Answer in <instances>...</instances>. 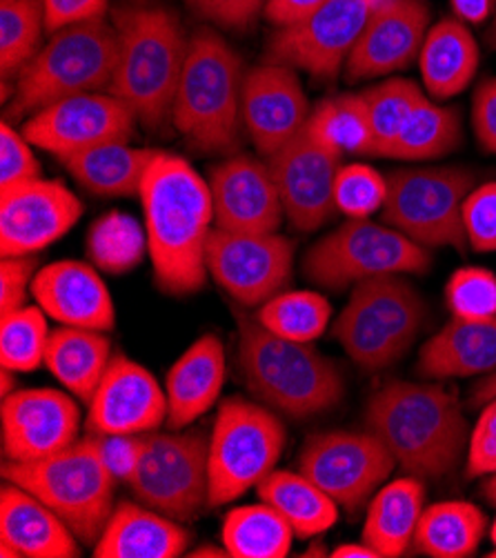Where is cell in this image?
I'll list each match as a JSON object with an SVG mask.
<instances>
[{"label":"cell","instance_id":"obj_1","mask_svg":"<svg viewBox=\"0 0 496 558\" xmlns=\"http://www.w3.org/2000/svg\"><path fill=\"white\" fill-rule=\"evenodd\" d=\"M138 198L156 286L172 296L198 292L207 281V241L214 222L209 183L192 162L158 151Z\"/></svg>","mask_w":496,"mask_h":558},{"label":"cell","instance_id":"obj_2","mask_svg":"<svg viewBox=\"0 0 496 558\" xmlns=\"http://www.w3.org/2000/svg\"><path fill=\"white\" fill-rule=\"evenodd\" d=\"M365 425L408 474L440 478L468 454L470 425L459 399L436 383H385L365 405Z\"/></svg>","mask_w":496,"mask_h":558},{"label":"cell","instance_id":"obj_3","mask_svg":"<svg viewBox=\"0 0 496 558\" xmlns=\"http://www.w3.org/2000/svg\"><path fill=\"white\" fill-rule=\"evenodd\" d=\"M232 312L241 369L256 399L294 421L318 416L343 401L346 383L339 367L312 343L279 337L243 305Z\"/></svg>","mask_w":496,"mask_h":558},{"label":"cell","instance_id":"obj_4","mask_svg":"<svg viewBox=\"0 0 496 558\" xmlns=\"http://www.w3.org/2000/svg\"><path fill=\"white\" fill-rule=\"evenodd\" d=\"M112 25L119 53L107 92L121 98L143 128L158 132L172 123L190 38L168 8H121Z\"/></svg>","mask_w":496,"mask_h":558},{"label":"cell","instance_id":"obj_5","mask_svg":"<svg viewBox=\"0 0 496 558\" xmlns=\"http://www.w3.org/2000/svg\"><path fill=\"white\" fill-rule=\"evenodd\" d=\"M243 78L241 56L218 32L201 27L190 36L172 109V125L190 147L203 154L239 149Z\"/></svg>","mask_w":496,"mask_h":558},{"label":"cell","instance_id":"obj_6","mask_svg":"<svg viewBox=\"0 0 496 558\" xmlns=\"http://www.w3.org/2000/svg\"><path fill=\"white\" fill-rule=\"evenodd\" d=\"M117 53V29L107 19L53 32L14 81L8 114L29 119L63 98L107 92L114 78Z\"/></svg>","mask_w":496,"mask_h":558},{"label":"cell","instance_id":"obj_7","mask_svg":"<svg viewBox=\"0 0 496 558\" xmlns=\"http://www.w3.org/2000/svg\"><path fill=\"white\" fill-rule=\"evenodd\" d=\"M3 478L43 500L89 547L98 543L117 508L119 481L105 465L94 434L40 461H10L3 468Z\"/></svg>","mask_w":496,"mask_h":558},{"label":"cell","instance_id":"obj_8","mask_svg":"<svg viewBox=\"0 0 496 558\" xmlns=\"http://www.w3.org/2000/svg\"><path fill=\"white\" fill-rule=\"evenodd\" d=\"M427 307L403 274H383L352 286L332 325V339L367 372L399 363L423 327Z\"/></svg>","mask_w":496,"mask_h":558},{"label":"cell","instance_id":"obj_9","mask_svg":"<svg viewBox=\"0 0 496 558\" xmlns=\"http://www.w3.org/2000/svg\"><path fill=\"white\" fill-rule=\"evenodd\" d=\"M288 432L271 408L241 397L220 403L209 434V508L228 506L277 470Z\"/></svg>","mask_w":496,"mask_h":558},{"label":"cell","instance_id":"obj_10","mask_svg":"<svg viewBox=\"0 0 496 558\" xmlns=\"http://www.w3.org/2000/svg\"><path fill=\"white\" fill-rule=\"evenodd\" d=\"M474 183L476 177L468 167H403L388 177V198L380 216L385 226L427 250L452 247L463 254L470 247L463 205Z\"/></svg>","mask_w":496,"mask_h":558},{"label":"cell","instance_id":"obj_11","mask_svg":"<svg viewBox=\"0 0 496 558\" xmlns=\"http://www.w3.org/2000/svg\"><path fill=\"white\" fill-rule=\"evenodd\" d=\"M432 252L390 226L348 218L332 234L316 241L303 258V276L316 288L341 292L383 274H425Z\"/></svg>","mask_w":496,"mask_h":558},{"label":"cell","instance_id":"obj_12","mask_svg":"<svg viewBox=\"0 0 496 558\" xmlns=\"http://www.w3.org/2000/svg\"><path fill=\"white\" fill-rule=\"evenodd\" d=\"M128 487L138 504L179 523L196 519L209 500V438L201 432H149Z\"/></svg>","mask_w":496,"mask_h":558},{"label":"cell","instance_id":"obj_13","mask_svg":"<svg viewBox=\"0 0 496 558\" xmlns=\"http://www.w3.org/2000/svg\"><path fill=\"white\" fill-rule=\"evenodd\" d=\"M397 461L374 432L335 429L305 440L299 472L316 483L337 506L359 514L390 478Z\"/></svg>","mask_w":496,"mask_h":558},{"label":"cell","instance_id":"obj_14","mask_svg":"<svg viewBox=\"0 0 496 558\" xmlns=\"http://www.w3.org/2000/svg\"><path fill=\"white\" fill-rule=\"evenodd\" d=\"M383 3L388 0H327L299 25L277 29L265 61L290 65L316 81H335L343 74L348 56Z\"/></svg>","mask_w":496,"mask_h":558},{"label":"cell","instance_id":"obj_15","mask_svg":"<svg viewBox=\"0 0 496 558\" xmlns=\"http://www.w3.org/2000/svg\"><path fill=\"white\" fill-rule=\"evenodd\" d=\"M294 241L279 234L214 228L207 241V271L239 305L261 307L286 292L294 274Z\"/></svg>","mask_w":496,"mask_h":558},{"label":"cell","instance_id":"obj_16","mask_svg":"<svg viewBox=\"0 0 496 558\" xmlns=\"http://www.w3.org/2000/svg\"><path fill=\"white\" fill-rule=\"evenodd\" d=\"M136 125L134 111L121 98L109 92H92L36 111L25 119L23 134L34 147L63 160L105 143H130Z\"/></svg>","mask_w":496,"mask_h":558},{"label":"cell","instance_id":"obj_17","mask_svg":"<svg viewBox=\"0 0 496 558\" xmlns=\"http://www.w3.org/2000/svg\"><path fill=\"white\" fill-rule=\"evenodd\" d=\"M265 160L279 187L286 218L297 232H316L339 214L335 183L343 158L318 147L305 130Z\"/></svg>","mask_w":496,"mask_h":558},{"label":"cell","instance_id":"obj_18","mask_svg":"<svg viewBox=\"0 0 496 558\" xmlns=\"http://www.w3.org/2000/svg\"><path fill=\"white\" fill-rule=\"evenodd\" d=\"M81 216V198L61 181L34 179L0 190V252L3 258L34 256L61 241Z\"/></svg>","mask_w":496,"mask_h":558},{"label":"cell","instance_id":"obj_19","mask_svg":"<svg viewBox=\"0 0 496 558\" xmlns=\"http://www.w3.org/2000/svg\"><path fill=\"white\" fill-rule=\"evenodd\" d=\"M0 423L8 461L32 463L78 440L81 410L61 389H16L0 405Z\"/></svg>","mask_w":496,"mask_h":558},{"label":"cell","instance_id":"obj_20","mask_svg":"<svg viewBox=\"0 0 496 558\" xmlns=\"http://www.w3.org/2000/svg\"><path fill=\"white\" fill-rule=\"evenodd\" d=\"M214 222L228 232H279L286 220L283 203L267 160L237 154L209 174Z\"/></svg>","mask_w":496,"mask_h":558},{"label":"cell","instance_id":"obj_21","mask_svg":"<svg viewBox=\"0 0 496 558\" xmlns=\"http://www.w3.org/2000/svg\"><path fill=\"white\" fill-rule=\"evenodd\" d=\"M310 111L294 68L265 61L245 74L241 121L263 158L290 143L307 123Z\"/></svg>","mask_w":496,"mask_h":558},{"label":"cell","instance_id":"obj_22","mask_svg":"<svg viewBox=\"0 0 496 558\" xmlns=\"http://www.w3.org/2000/svg\"><path fill=\"white\" fill-rule=\"evenodd\" d=\"M432 12L423 0H388L367 21L348 56L343 74L350 83L385 78L419 61Z\"/></svg>","mask_w":496,"mask_h":558},{"label":"cell","instance_id":"obj_23","mask_svg":"<svg viewBox=\"0 0 496 558\" xmlns=\"http://www.w3.org/2000/svg\"><path fill=\"white\" fill-rule=\"evenodd\" d=\"M89 434H149L168 418V395L152 372L125 354L109 361L89 399Z\"/></svg>","mask_w":496,"mask_h":558},{"label":"cell","instance_id":"obj_24","mask_svg":"<svg viewBox=\"0 0 496 558\" xmlns=\"http://www.w3.org/2000/svg\"><path fill=\"white\" fill-rule=\"evenodd\" d=\"M32 296L51 318L68 327L109 331L117 325V310L100 274L81 260H59L38 269Z\"/></svg>","mask_w":496,"mask_h":558},{"label":"cell","instance_id":"obj_25","mask_svg":"<svg viewBox=\"0 0 496 558\" xmlns=\"http://www.w3.org/2000/svg\"><path fill=\"white\" fill-rule=\"evenodd\" d=\"M0 556L78 558L81 541L43 500L5 481L0 489Z\"/></svg>","mask_w":496,"mask_h":558},{"label":"cell","instance_id":"obj_26","mask_svg":"<svg viewBox=\"0 0 496 558\" xmlns=\"http://www.w3.org/2000/svg\"><path fill=\"white\" fill-rule=\"evenodd\" d=\"M226 348L216 333L194 341L170 367L165 380L168 395V425L183 429L207 414L223 392Z\"/></svg>","mask_w":496,"mask_h":558},{"label":"cell","instance_id":"obj_27","mask_svg":"<svg viewBox=\"0 0 496 558\" xmlns=\"http://www.w3.org/2000/svg\"><path fill=\"white\" fill-rule=\"evenodd\" d=\"M496 372V316L452 318L421 348L416 374L434 380Z\"/></svg>","mask_w":496,"mask_h":558},{"label":"cell","instance_id":"obj_28","mask_svg":"<svg viewBox=\"0 0 496 558\" xmlns=\"http://www.w3.org/2000/svg\"><path fill=\"white\" fill-rule=\"evenodd\" d=\"M192 534L143 504L121 500L94 545L96 558H179Z\"/></svg>","mask_w":496,"mask_h":558},{"label":"cell","instance_id":"obj_29","mask_svg":"<svg viewBox=\"0 0 496 558\" xmlns=\"http://www.w3.org/2000/svg\"><path fill=\"white\" fill-rule=\"evenodd\" d=\"M416 63L425 94L438 102L448 100L474 81L481 65L479 43L463 21L440 19L430 27Z\"/></svg>","mask_w":496,"mask_h":558},{"label":"cell","instance_id":"obj_30","mask_svg":"<svg viewBox=\"0 0 496 558\" xmlns=\"http://www.w3.org/2000/svg\"><path fill=\"white\" fill-rule=\"evenodd\" d=\"M425 485L419 476H401L385 483L370 500L363 543L374 547L380 558L403 556L414 545V534L423 514Z\"/></svg>","mask_w":496,"mask_h":558},{"label":"cell","instance_id":"obj_31","mask_svg":"<svg viewBox=\"0 0 496 558\" xmlns=\"http://www.w3.org/2000/svg\"><path fill=\"white\" fill-rule=\"evenodd\" d=\"M156 154L158 149L132 147L128 141H114L68 156L61 162L89 194L100 198H128L138 196Z\"/></svg>","mask_w":496,"mask_h":558},{"label":"cell","instance_id":"obj_32","mask_svg":"<svg viewBox=\"0 0 496 558\" xmlns=\"http://www.w3.org/2000/svg\"><path fill=\"white\" fill-rule=\"evenodd\" d=\"M112 361V341L105 331L59 327L49 333L45 367L76 399L89 403L102 374Z\"/></svg>","mask_w":496,"mask_h":558},{"label":"cell","instance_id":"obj_33","mask_svg":"<svg viewBox=\"0 0 496 558\" xmlns=\"http://www.w3.org/2000/svg\"><path fill=\"white\" fill-rule=\"evenodd\" d=\"M256 494L263 504L283 514L299 538L318 536L339 521L337 500L301 472L274 470L256 485Z\"/></svg>","mask_w":496,"mask_h":558},{"label":"cell","instance_id":"obj_34","mask_svg":"<svg viewBox=\"0 0 496 558\" xmlns=\"http://www.w3.org/2000/svg\"><path fill=\"white\" fill-rule=\"evenodd\" d=\"M463 138V123L457 107L440 105L423 94L412 107L385 158L427 162L452 154Z\"/></svg>","mask_w":496,"mask_h":558},{"label":"cell","instance_id":"obj_35","mask_svg":"<svg viewBox=\"0 0 496 558\" xmlns=\"http://www.w3.org/2000/svg\"><path fill=\"white\" fill-rule=\"evenodd\" d=\"M485 514L468 500H446L423 510L414 547L432 558H468L485 534Z\"/></svg>","mask_w":496,"mask_h":558},{"label":"cell","instance_id":"obj_36","mask_svg":"<svg viewBox=\"0 0 496 558\" xmlns=\"http://www.w3.org/2000/svg\"><path fill=\"white\" fill-rule=\"evenodd\" d=\"M305 134L335 156H372L374 132L363 94H341L318 102L303 125Z\"/></svg>","mask_w":496,"mask_h":558},{"label":"cell","instance_id":"obj_37","mask_svg":"<svg viewBox=\"0 0 496 558\" xmlns=\"http://www.w3.org/2000/svg\"><path fill=\"white\" fill-rule=\"evenodd\" d=\"M220 536L234 558H286L297 534L279 510L261 500L256 506L232 510Z\"/></svg>","mask_w":496,"mask_h":558},{"label":"cell","instance_id":"obj_38","mask_svg":"<svg viewBox=\"0 0 496 558\" xmlns=\"http://www.w3.org/2000/svg\"><path fill=\"white\" fill-rule=\"evenodd\" d=\"M85 250L96 269L107 274H128L145 254H149L145 226L123 211L102 214L92 222Z\"/></svg>","mask_w":496,"mask_h":558},{"label":"cell","instance_id":"obj_39","mask_svg":"<svg viewBox=\"0 0 496 558\" xmlns=\"http://www.w3.org/2000/svg\"><path fill=\"white\" fill-rule=\"evenodd\" d=\"M43 0H0V74L16 81L43 47Z\"/></svg>","mask_w":496,"mask_h":558},{"label":"cell","instance_id":"obj_40","mask_svg":"<svg viewBox=\"0 0 496 558\" xmlns=\"http://www.w3.org/2000/svg\"><path fill=\"white\" fill-rule=\"evenodd\" d=\"M256 318L283 339L312 343L332 320V305L318 292H281L258 307Z\"/></svg>","mask_w":496,"mask_h":558},{"label":"cell","instance_id":"obj_41","mask_svg":"<svg viewBox=\"0 0 496 558\" xmlns=\"http://www.w3.org/2000/svg\"><path fill=\"white\" fill-rule=\"evenodd\" d=\"M47 314L38 305L0 314V365L12 372H34L45 365L49 343Z\"/></svg>","mask_w":496,"mask_h":558},{"label":"cell","instance_id":"obj_42","mask_svg":"<svg viewBox=\"0 0 496 558\" xmlns=\"http://www.w3.org/2000/svg\"><path fill=\"white\" fill-rule=\"evenodd\" d=\"M361 94L365 98L374 132L372 156L385 158L412 107L425 92L410 78H385L383 83L367 87Z\"/></svg>","mask_w":496,"mask_h":558},{"label":"cell","instance_id":"obj_43","mask_svg":"<svg viewBox=\"0 0 496 558\" xmlns=\"http://www.w3.org/2000/svg\"><path fill=\"white\" fill-rule=\"evenodd\" d=\"M385 198H388V177L378 174L365 162L341 165L335 183L339 214L348 218H370L383 209Z\"/></svg>","mask_w":496,"mask_h":558},{"label":"cell","instance_id":"obj_44","mask_svg":"<svg viewBox=\"0 0 496 558\" xmlns=\"http://www.w3.org/2000/svg\"><path fill=\"white\" fill-rule=\"evenodd\" d=\"M446 301L457 318L496 316V274L485 267H461L446 286Z\"/></svg>","mask_w":496,"mask_h":558},{"label":"cell","instance_id":"obj_45","mask_svg":"<svg viewBox=\"0 0 496 558\" xmlns=\"http://www.w3.org/2000/svg\"><path fill=\"white\" fill-rule=\"evenodd\" d=\"M468 245L479 254L496 252V181L470 192L463 205Z\"/></svg>","mask_w":496,"mask_h":558},{"label":"cell","instance_id":"obj_46","mask_svg":"<svg viewBox=\"0 0 496 558\" xmlns=\"http://www.w3.org/2000/svg\"><path fill=\"white\" fill-rule=\"evenodd\" d=\"M43 167L32 151V143L8 121L0 125V190L40 179Z\"/></svg>","mask_w":496,"mask_h":558},{"label":"cell","instance_id":"obj_47","mask_svg":"<svg viewBox=\"0 0 496 558\" xmlns=\"http://www.w3.org/2000/svg\"><path fill=\"white\" fill-rule=\"evenodd\" d=\"M465 474L468 478L496 474V399L483 405V412L470 432Z\"/></svg>","mask_w":496,"mask_h":558},{"label":"cell","instance_id":"obj_48","mask_svg":"<svg viewBox=\"0 0 496 558\" xmlns=\"http://www.w3.org/2000/svg\"><path fill=\"white\" fill-rule=\"evenodd\" d=\"M98 442V452L109 468V472L114 474L119 483H130L134 476L143 452H145V434H94Z\"/></svg>","mask_w":496,"mask_h":558},{"label":"cell","instance_id":"obj_49","mask_svg":"<svg viewBox=\"0 0 496 558\" xmlns=\"http://www.w3.org/2000/svg\"><path fill=\"white\" fill-rule=\"evenodd\" d=\"M38 274L34 256H12L0 263V314L27 305V294Z\"/></svg>","mask_w":496,"mask_h":558},{"label":"cell","instance_id":"obj_50","mask_svg":"<svg viewBox=\"0 0 496 558\" xmlns=\"http://www.w3.org/2000/svg\"><path fill=\"white\" fill-rule=\"evenodd\" d=\"M45 25L53 34L63 27L105 19L109 0H43Z\"/></svg>","mask_w":496,"mask_h":558},{"label":"cell","instance_id":"obj_51","mask_svg":"<svg viewBox=\"0 0 496 558\" xmlns=\"http://www.w3.org/2000/svg\"><path fill=\"white\" fill-rule=\"evenodd\" d=\"M472 130L481 149L496 156V76L483 81L474 92Z\"/></svg>","mask_w":496,"mask_h":558},{"label":"cell","instance_id":"obj_52","mask_svg":"<svg viewBox=\"0 0 496 558\" xmlns=\"http://www.w3.org/2000/svg\"><path fill=\"white\" fill-rule=\"evenodd\" d=\"M327 0H265L263 19L277 29L299 25L312 16Z\"/></svg>","mask_w":496,"mask_h":558},{"label":"cell","instance_id":"obj_53","mask_svg":"<svg viewBox=\"0 0 496 558\" xmlns=\"http://www.w3.org/2000/svg\"><path fill=\"white\" fill-rule=\"evenodd\" d=\"M450 5L455 19L465 25H483L494 12V0H450Z\"/></svg>","mask_w":496,"mask_h":558},{"label":"cell","instance_id":"obj_54","mask_svg":"<svg viewBox=\"0 0 496 558\" xmlns=\"http://www.w3.org/2000/svg\"><path fill=\"white\" fill-rule=\"evenodd\" d=\"M263 8H265V0H232L228 29H234V32L250 29L256 23V19L263 14Z\"/></svg>","mask_w":496,"mask_h":558},{"label":"cell","instance_id":"obj_55","mask_svg":"<svg viewBox=\"0 0 496 558\" xmlns=\"http://www.w3.org/2000/svg\"><path fill=\"white\" fill-rule=\"evenodd\" d=\"M185 3L201 14L205 21L220 25L228 29V21H230V3L232 0H185Z\"/></svg>","mask_w":496,"mask_h":558},{"label":"cell","instance_id":"obj_56","mask_svg":"<svg viewBox=\"0 0 496 558\" xmlns=\"http://www.w3.org/2000/svg\"><path fill=\"white\" fill-rule=\"evenodd\" d=\"M492 399H496V372L485 374V376L472 387L468 405H470V408H483V405L489 403Z\"/></svg>","mask_w":496,"mask_h":558},{"label":"cell","instance_id":"obj_57","mask_svg":"<svg viewBox=\"0 0 496 558\" xmlns=\"http://www.w3.org/2000/svg\"><path fill=\"white\" fill-rule=\"evenodd\" d=\"M332 558H380V554L374 547H370L367 543H363V545L348 543V545L337 547L332 551Z\"/></svg>","mask_w":496,"mask_h":558},{"label":"cell","instance_id":"obj_58","mask_svg":"<svg viewBox=\"0 0 496 558\" xmlns=\"http://www.w3.org/2000/svg\"><path fill=\"white\" fill-rule=\"evenodd\" d=\"M14 374L16 372L5 369V367H3V374H0V395H3V399L10 397L12 392H16V378H14Z\"/></svg>","mask_w":496,"mask_h":558},{"label":"cell","instance_id":"obj_59","mask_svg":"<svg viewBox=\"0 0 496 558\" xmlns=\"http://www.w3.org/2000/svg\"><path fill=\"white\" fill-rule=\"evenodd\" d=\"M190 556L194 558H203V556H211V558H223V556H230L228 549H216V547H201V549H194Z\"/></svg>","mask_w":496,"mask_h":558},{"label":"cell","instance_id":"obj_60","mask_svg":"<svg viewBox=\"0 0 496 558\" xmlns=\"http://www.w3.org/2000/svg\"><path fill=\"white\" fill-rule=\"evenodd\" d=\"M483 496L489 500L492 506H496V474H492L487 478V483L483 485Z\"/></svg>","mask_w":496,"mask_h":558},{"label":"cell","instance_id":"obj_61","mask_svg":"<svg viewBox=\"0 0 496 558\" xmlns=\"http://www.w3.org/2000/svg\"><path fill=\"white\" fill-rule=\"evenodd\" d=\"M487 45L496 51V0H494V12L489 19V29H487Z\"/></svg>","mask_w":496,"mask_h":558},{"label":"cell","instance_id":"obj_62","mask_svg":"<svg viewBox=\"0 0 496 558\" xmlns=\"http://www.w3.org/2000/svg\"><path fill=\"white\" fill-rule=\"evenodd\" d=\"M489 538H492V543H494V551H492V556L496 558V521H494V525H492V532H489Z\"/></svg>","mask_w":496,"mask_h":558}]
</instances>
